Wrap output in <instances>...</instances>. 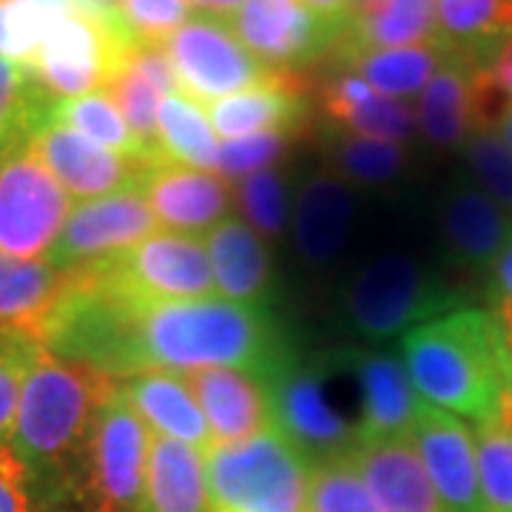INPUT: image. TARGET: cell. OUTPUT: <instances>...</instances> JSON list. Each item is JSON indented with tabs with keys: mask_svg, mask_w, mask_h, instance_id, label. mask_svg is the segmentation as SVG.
Returning a JSON list of instances; mask_svg holds the SVG:
<instances>
[{
	"mask_svg": "<svg viewBox=\"0 0 512 512\" xmlns=\"http://www.w3.org/2000/svg\"><path fill=\"white\" fill-rule=\"evenodd\" d=\"M402 362L427 404L458 419H495L504 402L507 356L487 311L458 308L402 336Z\"/></svg>",
	"mask_w": 512,
	"mask_h": 512,
	"instance_id": "3",
	"label": "cell"
},
{
	"mask_svg": "<svg viewBox=\"0 0 512 512\" xmlns=\"http://www.w3.org/2000/svg\"><path fill=\"white\" fill-rule=\"evenodd\" d=\"M436 20H439V0H382L365 15L348 18L330 55L345 60L362 52L433 43Z\"/></svg>",
	"mask_w": 512,
	"mask_h": 512,
	"instance_id": "26",
	"label": "cell"
},
{
	"mask_svg": "<svg viewBox=\"0 0 512 512\" xmlns=\"http://www.w3.org/2000/svg\"><path fill=\"white\" fill-rule=\"evenodd\" d=\"M319 109L336 126V131L384 140V143H407L416 134V109L404 100L379 94L353 69H336L319 89Z\"/></svg>",
	"mask_w": 512,
	"mask_h": 512,
	"instance_id": "22",
	"label": "cell"
},
{
	"mask_svg": "<svg viewBox=\"0 0 512 512\" xmlns=\"http://www.w3.org/2000/svg\"><path fill=\"white\" fill-rule=\"evenodd\" d=\"M476 60L484 89L490 94L495 117H498L501 109L512 103V35L501 37L487 52H481Z\"/></svg>",
	"mask_w": 512,
	"mask_h": 512,
	"instance_id": "46",
	"label": "cell"
},
{
	"mask_svg": "<svg viewBox=\"0 0 512 512\" xmlns=\"http://www.w3.org/2000/svg\"><path fill=\"white\" fill-rule=\"evenodd\" d=\"M493 131L498 134V137H501V143H504V146L512 151V103L510 106H504V109H501V114L495 117Z\"/></svg>",
	"mask_w": 512,
	"mask_h": 512,
	"instance_id": "50",
	"label": "cell"
},
{
	"mask_svg": "<svg viewBox=\"0 0 512 512\" xmlns=\"http://www.w3.org/2000/svg\"><path fill=\"white\" fill-rule=\"evenodd\" d=\"M410 439L444 512H487L478 484L473 430L464 421L424 402Z\"/></svg>",
	"mask_w": 512,
	"mask_h": 512,
	"instance_id": "17",
	"label": "cell"
},
{
	"mask_svg": "<svg viewBox=\"0 0 512 512\" xmlns=\"http://www.w3.org/2000/svg\"><path fill=\"white\" fill-rule=\"evenodd\" d=\"M234 197H237L242 217L259 237L276 239L282 234L285 220H288V191L279 171L265 168L239 180Z\"/></svg>",
	"mask_w": 512,
	"mask_h": 512,
	"instance_id": "41",
	"label": "cell"
},
{
	"mask_svg": "<svg viewBox=\"0 0 512 512\" xmlns=\"http://www.w3.org/2000/svg\"><path fill=\"white\" fill-rule=\"evenodd\" d=\"M382 0H350V18L353 15H365V12H370V9H376Z\"/></svg>",
	"mask_w": 512,
	"mask_h": 512,
	"instance_id": "51",
	"label": "cell"
},
{
	"mask_svg": "<svg viewBox=\"0 0 512 512\" xmlns=\"http://www.w3.org/2000/svg\"><path fill=\"white\" fill-rule=\"evenodd\" d=\"M140 188L157 225L183 237L211 234L220 222L231 220L237 205L234 188L217 171H200L171 160L148 165Z\"/></svg>",
	"mask_w": 512,
	"mask_h": 512,
	"instance_id": "15",
	"label": "cell"
},
{
	"mask_svg": "<svg viewBox=\"0 0 512 512\" xmlns=\"http://www.w3.org/2000/svg\"><path fill=\"white\" fill-rule=\"evenodd\" d=\"M72 208V197L26 143L0 157V254L46 259Z\"/></svg>",
	"mask_w": 512,
	"mask_h": 512,
	"instance_id": "10",
	"label": "cell"
},
{
	"mask_svg": "<svg viewBox=\"0 0 512 512\" xmlns=\"http://www.w3.org/2000/svg\"><path fill=\"white\" fill-rule=\"evenodd\" d=\"M183 376L211 427L214 444H237L276 427L265 373L248 367H205Z\"/></svg>",
	"mask_w": 512,
	"mask_h": 512,
	"instance_id": "18",
	"label": "cell"
},
{
	"mask_svg": "<svg viewBox=\"0 0 512 512\" xmlns=\"http://www.w3.org/2000/svg\"><path fill=\"white\" fill-rule=\"evenodd\" d=\"M74 274L94 276L111 291L143 305L220 296L208 248L197 237L171 231H157L120 256L80 268Z\"/></svg>",
	"mask_w": 512,
	"mask_h": 512,
	"instance_id": "9",
	"label": "cell"
},
{
	"mask_svg": "<svg viewBox=\"0 0 512 512\" xmlns=\"http://www.w3.org/2000/svg\"><path fill=\"white\" fill-rule=\"evenodd\" d=\"M490 319H493L501 348L507 356V373H512V239L510 245L504 248V254L498 256L493 268H490Z\"/></svg>",
	"mask_w": 512,
	"mask_h": 512,
	"instance_id": "45",
	"label": "cell"
},
{
	"mask_svg": "<svg viewBox=\"0 0 512 512\" xmlns=\"http://www.w3.org/2000/svg\"><path fill=\"white\" fill-rule=\"evenodd\" d=\"M345 359L359 387V441L410 436L424 399L402 359L384 350H345Z\"/></svg>",
	"mask_w": 512,
	"mask_h": 512,
	"instance_id": "19",
	"label": "cell"
},
{
	"mask_svg": "<svg viewBox=\"0 0 512 512\" xmlns=\"http://www.w3.org/2000/svg\"><path fill=\"white\" fill-rule=\"evenodd\" d=\"M0 512H35L29 476L9 444H0Z\"/></svg>",
	"mask_w": 512,
	"mask_h": 512,
	"instance_id": "47",
	"label": "cell"
},
{
	"mask_svg": "<svg viewBox=\"0 0 512 512\" xmlns=\"http://www.w3.org/2000/svg\"><path fill=\"white\" fill-rule=\"evenodd\" d=\"M157 228L160 225L151 214L143 188L134 185L111 197L74 205L46 259L57 271L74 274L80 268L120 256L137 242L157 234Z\"/></svg>",
	"mask_w": 512,
	"mask_h": 512,
	"instance_id": "13",
	"label": "cell"
},
{
	"mask_svg": "<svg viewBox=\"0 0 512 512\" xmlns=\"http://www.w3.org/2000/svg\"><path fill=\"white\" fill-rule=\"evenodd\" d=\"M507 35H512V0H439L441 49L478 57Z\"/></svg>",
	"mask_w": 512,
	"mask_h": 512,
	"instance_id": "33",
	"label": "cell"
},
{
	"mask_svg": "<svg viewBox=\"0 0 512 512\" xmlns=\"http://www.w3.org/2000/svg\"><path fill=\"white\" fill-rule=\"evenodd\" d=\"M478 484L487 512H512V419L501 413L490 421L473 424Z\"/></svg>",
	"mask_w": 512,
	"mask_h": 512,
	"instance_id": "36",
	"label": "cell"
},
{
	"mask_svg": "<svg viewBox=\"0 0 512 512\" xmlns=\"http://www.w3.org/2000/svg\"><path fill=\"white\" fill-rule=\"evenodd\" d=\"M69 274L49 259H15L0 254V328H26L40 333L46 316L66 293Z\"/></svg>",
	"mask_w": 512,
	"mask_h": 512,
	"instance_id": "29",
	"label": "cell"
},
{
	"mask_svg": "<svg viewBox=\"0 0 512 512\" xmlns=\"http://www.w3.org/2000/svg\"><path fill=\"white\" fill-rule=\"evenodd\" d=\"M77 0H0V57L29 69L37 49Z\"/></svg>",
	"mask_w": 512,
	"mask_h": 512,
	"instance_id": "35",
	"label": "cell"
},
{
	"mask_svg": "<svg viewBox=\"0 0 512 512\" xmlns=\"http://www.w3.org/2000/svg\"><path fill=\"white\" fill-rule=\"evenodd\" d=\"M148 424L120 393L100 407L83 453L77 487L94 512H143L146 507Z\"/></svg>",
	"mask_w": 512,
	"mask_h": 512,
	"instance_id": "8",
	"label": "cell"
},
{
	"mask_svg": "<svg viewBox=\"0 0 512 512\" xmlns=\"http://www.w3.org/2000/svg\"><path fill=\"white\" fill-rule=\"evenodd\" d=\"M117 15L143 43H165L191 18L188 0H117Z\"/></svg>",
	"mask_w": 512,
	"mask_h": 512,
	"instance_id": "44",
	"label": "cell"
},
{
	"mask_svg": "<svg viewBox=\"0 0 512 512\" xmlns=\"http://www.w3.org/2000/svg\"><path fill=\"white\" fill-rule=\"evenodd\" d=\"M285 356L265 305H239L222 296L160 305L128 299L126 379L148 370L194 373L205 367L268 373Z\"/></svg>",
	"mask_w": 512,
	"mask_h": 512,
	"instance_id": "1",
	"label": "cell"
},
{
	"mask_svg": "<svg viewBox=\"0 0 512 512\" xmlns=\"http://www.w3.org/2000/svg\"><path fill=\"white\" fill-rule=\"evenodd\" d=\"M49 103L32 74L0 57V157L26 143Z\"/></svg>",
	"mask_w": 512,
	"mask_h": 512,
	"instance_id": "37",
	"label": "cell"
},
{
	"mask_svg": "<svg viewBox=\"0 0 512 512\" xmlns=\"http://www.w3.org/2000/svg\"><path fill=\"white\" fill-rule=\"evenodd\" d=\"M157 131L165 160L200 171H217L220 143L200 103L183 92L165 94L157 109Z\"/></svg>",
	"mask_w": 512,
	"mask_h": 512,
	"instance_id": "31",
	"label": "cell"
},
{
	"mask_svg": "<svg viewBox=\"0 0 512 512\" xmlns=\"http://www.w3.org/2000/svg\"><path fill=\"white\" fill-rule=\"evenodd\" d=\"M439 220L447 248L470 268H493L512 239V217L476 183L450 185Z\"/></svg>",
	"mask_w": 512,
	"mask_h": 512,
	"instance_id": "23",
	"label": "cell"
},
{
	"mask_svg": "<svg viewBox=\"0 0 512 512\" xmlns=\"http://www.w3.org/2000/svg\"><path fill=\"white\" fill-rule=\"evenodd\" d=\"M305 6L316 12L319 18L330 20V23H348L350 18V0H305Z\"/></svg>",
	"mask_w": 512,
	"mask_h": 512,
	"instance_id": "48",
	"label": "cell"
},
{
	"mask_svg": "<svg viewBox=\"0 0 512 512\" xmlns=\"http://www.w3.org/2000/svg\"><path fill=\"white\" fill-rule=\"evenodd\" d=\"M350 458L379 512H444L410 436L362 439Z\"/></svg>",
	"mask_w": 512,
	"mask_h": 512,
	"instance_id": "21",
	"label": "cell"
},
{
	"mask_svg": "<svg viewBox=\"0 0 512 512\" xmlns=\"http://www.w3.org/2000/svg\"><path fill=\"white\" fill-rule=\"evenodd\" d=\"M228 23L268 72L293 74L333 52L345 29L319 18L305 0H245Z\"/></svg>",
	"mask_w": 512,
	"mask_h": 512,
	"instance_id": "12",
	"label": "cell"
},
{
	"mask_svg": "<svg viewBox=\"0 0 512 512\" xmlns=\"http://www.w3.org/2000/svg\"><path fill=\"white\" fill-rule=\"evenodd\" d=\"M276 430L308 464L350 456L359 444V424L336 399V362H296L291 353L268 373Z\"/></svg>",
	"mask_w": 512,
	"mask_h": 512,
	"instance_id": "5",
	"label": "cell"
},
{
	"mask_svg": "<svg viewBox=\"0 0 512 512\" xmlns=\"http://www.w3.org/2000/svg\"><path fill=\"white\" fill-rule=\"evenodd\" d=\"M416 123L424 140L439 148H464L478 128H490V97L476 57L447 52L419 94Z\"/></svg>",
	"mask_w": 512,
	"mask_h": 512,
	"instance_id": "16",
	"label": "cell"
},
{
	"mask_svg": "<svg viewBox=\"0 0 512 512\" xmlns=\"http://www.w3.org/2000/svg\"><path fill=\"white\" fill-rule=\"evenodd\" d=\"M46 345L35 330L0 328V444H9L20 393Z\"/></svg>",
	"mask_w": 512,
	"mask_h": 512,
	"instance_id": "39",
	"label": "cell"
},
{
	"mask_svg": "<svg viewBox=\"0 0 512 512\" xmlns=\"http://www.w3.org/2000/svg\"><path fill=\"white\" fill-rule=\"evenodd\" d=\"M501 407L510 413V419H512V373H507V384H504V402H501Z\"/></svg>",
	"mask_w": 512,
	"mask_h": 512,
	"instance_id": "52",
	"label": "cell"
},
{
	"mask_svg": "<svg viewBox=\"0 0 512 512\" xmlns=\"http://www.w3.org/2000/svg\"><path fill=\"white\" fill-rule=\"evenodd\" d=\"M447 57V49L439 43H421V46H402V49H379L362 55L336 60L359 74L365 83L384 97L407 100L413 94L424 92V86L439 72Z\"/></svg>",
	"mask_w": 512,
	"mask_h": 512,
	"instance_id": "30",
	"label": "cell"
},
{
	"mask_svg": "<svg viewBox=\"0 0 512 512\" xmlns=\"http://www.w3.org/2000/svg\"><path fill=\"white\" fill-rule=\"evenodd\" d=\"M109 92L117 100L120 111H123L128 128L134 131L140 146L146 148L148 157L154 163L165 160L163 151H160V131H157V109H160V100L165 97L163 89L137 63H131L126 55L120 72L114 74V80L109 83Z\"/></svg>",
	"mask_w": 512,
	"mask_h": 512,
	"instance_id": "38",
	"label": "cell"
},
{
	"mask_svg": "<svg viewBox=\"0 0 512 512\" xmlns=\"http://www.w3.org/2000/svg\"><path fill=\"white\" fill-rule=\"evenodd\" d=\"M163 46L177 74L180 92L205 106L242 92L271 74L248 52L231 23L214 15L188 18Z\"/></svg>",
	"mask_w": 512,
	"mask_h": 512,
	"instance_id": "11",
	"label": "cell"
},
{
	"mask_svg": "<svg viewBox=\"0 0 512 512\" xmlns=\"http://www.w3.org/2000/svg\"><path fill=\"white\" fill-rule=\"evenodd\" d=\"M49 117L69 126L77 134L89 137L97 146L126 157V160L154 165V160L146 154V148L140 146V140L128 128L126 117H123V111L117 106V100L111 97L109 89H97L92 94L69 97V100H52Z\"/></svg>",
	"mask_w": 512,
	"mask_h": 512,
	"instance_id": "32",
	"label": "cell"
},
{
	"mask_svg": "<svg viewBox=\"0 0 512 512\" xmlns=\"http://www.w3.org/2000/svg\"><path fill=\"white\" fill-rule=\"evenodd\" d=\"M308 512H379L353 458L339 456L311 467Z\"/></svg>",
	"mask_w": 512,
	"mask_h": 512,
	"instance_id": "40",
	"label": "cell"
},
{
	"mask_svg": "<svg viewBox=\"0 0 512 512\" xmlns=\"http://www.w3.org/2000/svg\"><path fill=\"white\" fill-rule=\"evenodd\" d=\"M143 512H211L208 473L200 450L163 436L151 439Z\"/></svg>",
	"mask_w": 512,
	"mask_h": 512,
	"instance_id": "28",
	"label": "cell"
},
{
	"mask_svg": "<svg viewBox=\"0 0 512 512\" xmlns=\"http://www.w3.org/2000/svg\"><path fill=\"white\" fill-rule=\"evenodd\" d=\"M456 293L419 259L407 254H382L356 274L348 293L350 325L379 342L456 308Z\"/></svg>",
	"mask_w": 512,
	"mask_h": 512,
	"instance_id": "7",
	"label": "cell"
},
{
	"mask_svg": "<svg viewBox=\"0 0 512 512\" xmlns=\"http://www.w3.org/2000/svg\"><path fill=\"white\" fill-rule=\"evenodd\" d=\"M26 146L40 163L52 171L63 191L77 202L111 197L143 183L148 163L126 160L109 148L97 146L89 137L49 117V106L37 120Z\"/></svg>",
	"mask_w": 512,
	"mask_h": 512,
	"instance_id": "14",
	"label": "cell"
},
{
	"mask_svg": "<svg viewBox=\"0 0 512 512\" xmlns=\"http://www.w3.org/2000/svg\"><path fill=\"white\" fill-rule=\"evenodd\" d=\"M356 217L350 183L333 171H319L299 188L293 208L296 251L308 265H328L345 251Z\"/></svg>",
	"mask_w": 512,
	"mask_h": 512,
	"instance_id": "24",
	"label": "cell"
},
{
	"mask_svg": "<svg viewBox=\"0 0 512 512\" xmlns=\"http://www.w3.org/2000/svg\"><path fill=\"white\" fill-rule=\"evenodd\" d=\"M211 512H308L311 464L279 430L205 453Z\"/></svg>",
	"mask_w": 512,
	"mask_h": 512,
	"instance_id": "4",
	"label": "cell"
},
{
	"mask_svg": "<svg viewBox=\"0 0 512 512\" xmlns=\"http://www.w3.org/2000/svg\"><path fill=\"white\" fill-rule=\"evenodd\" d=\"M117 382L94 370L43 350L20 393L9 447L20 458L29 487L60 495L77 487L83 453L100 407Z\"/></svg>",
	"mask_w": 512,
	"mask_h": 512,
	"instance_id": "2",
	"label": "cell"
},
{
	"mask_svg": "<svg viewBox=\"0 0 512 512\" xmlns=\"http://www.w3.org/2000/svg\"><path fill=\"white\" fill-rule=\"evenodd\" d=\"M464 157L470 171L476 174V185L487 191L512 217V151L493 128H478L467 140Z\"/></svg>",
	"mask_w": 512,
	"mask_h": 512,
	"instance_id": "42",
	"label": "cell"
},
{
	"mask_svg": "<svg viewBox=\"0 0 512 512\" xmlns=\"http://www.w3.org/2000/svg\"><path fill=\"white\" fill-rule=\"evenodd\" d=\"M134 40L117 9L97 12L77 3L43 40L26 72L49 100L83 97L109 89Z\"/></svg>",
	"mask_w": 512,
	"mask_h": 512,
	"instance_id": "6",
	"label": "cell"
},
{
	"mask_svg": "<svg viewBox=\"0 0 512 512\" xmlns=\"http://www.w3.org/2000/svg\"><path fill=\"white\" fill-rule=\"evenodd\" d=\"M293 134H251V137H239V140H225L220 146V160H217V174L225 180H245L256 171L274 168V163L282 160V154L288 151Z\"/></svg>",
	"mask_w": 512,
	"mask_h": 512,
	"instance_id": "43",
	"label": "cell"
},
{
	"mask_svg": "<svg viewBox=\"0 0 512 512\" xmlns=\"http://www.w3.org/2000/svg\"><path fill=\"white\" fill-rule=\"evenodd\" d=\"M120 393L137 410V416L146 421L148 430L160 433L163 439L183 441L200 453H208L214 447L211 427L183 373L148 370L126 379L120 384Z\"/></svg>",
	"mask_w": 512,
	"mask_h": 512,
	"instance_id": "25",
	"label": "cell"
},
{
	"mask_svg": "<svg viewBox=\"0 0 512 512\" xmlns=\"http://www.w3.org/2000/svg\"><path fill=\"white\" fill-rule=\"evenodd\" d=\"M330 171L353 185H387L407 171V151L402 143H384L370 137H356L345 131H330Z\"/></svg>",
	"mask_w": 512,
	"mask_h": 512,
	"instance_id": "34",
	"label": "cell"
},
{
	"mask_svg": "<svg viewBox=\"0 0 512 512\" xmlns=\"http://www.w3.org/2000/svg\"><path fill=\"white\" fill-rule=\"evenodd\" d=\"M245 0H188L191 9H200L202 15H214V18H234L237 9L242 6Z\"/></svg>",
	"mask_w": 512,
	"mask_h": 512,
	"instance_id": "49",
	"label": "cell"
},
{
	"mask_svg": "<svg viewBox=\"0 0 512 512\" xmlns=\"http://www.w3.org/2000/svg\"><path fill=\"white\" fill-rule=\"evenodd\" d=\"M205 114L214 131L225 140L268 131L296 137L308 120V92L299 74L271 72L265 80L242 92L208 103Z\"/></svg>",
	"mask_w": 512,
	"mask_h": 512,
	"instance_id": "20",
	"label": "cell"
},
{
	"mask_svg": "<svg viewBox=\"0 0 512 512\" xmlns=\"http://www.w3.org/2000/svg\"><path fill=\"white\" fill-rule=\"evenodd\" d=\"M208 259L222 299L239 305H262L271 285V262L262 237L239 220L220 222L208 239Z\"/></svg>",
	"mask_w": 512,
	"mask_h": 512,
	"instance_id": "27",
	"label": "cell"
}]
</instances>
